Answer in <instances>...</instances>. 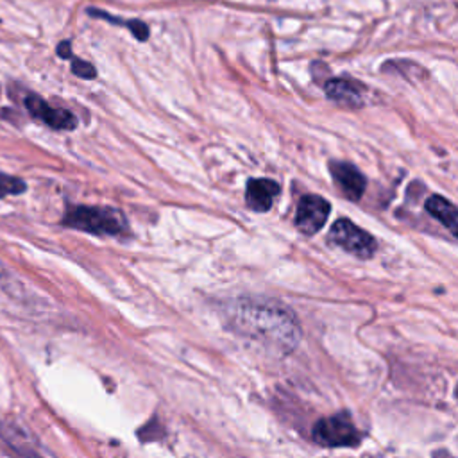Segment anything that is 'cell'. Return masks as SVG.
<instances>
[{"label": "cell", "mask_w": 458, "mask_h": 458, "mask_svg": "<svg viewBox=\"0 0 458 458\" xmlns=\"http://www.w3.org/2000/svg\"><path fill=\"white\" fill-rule=\"evenodd\" d=\"M329 240L345 252L367 259L376 252V240L370 233L352 224L349 218H338L329 229Z\"/></svg>", "instance_id": "3"}, {"label": "cell", "mask_w": 458, "mask_h": 458, "mask_svg": "<svg viewBox=\"0 0 458 458\" xmlns=\"http://www.w3.org/2000/svg\"><path fill=\"white\" fill-rule=\"evenodd\" d=\"M426 211L458 238V208L453 202L440 195H431L426 200Z\"/></svg>", "instance_id": "10"}, {"label": "cell", "mask_w": 458, "mask_h": 458, "mask_svg": "<svg viewBox=\"0 0 458 458\" xmlns=\"http://www.w3.org/2000/svg\"><path fill=\"white\" fill-rule=\"evenodd\" d=\"M329 172L336 182V186L340 188V191L351 199V200H358L361 197V193L365 191V177L363 174L352 166L351 163H344V161H331L329 163Z\"/></svg>", "instance_id": "7"}, {"label": "cell", "mask_w": 458, "mask_h": 458, "mask_svg": "<svg viewBox=\"0 0 458 458\" xmlns=\"http://www.w3.org/2000/svg\"><path fill=\"white\" fill-rule=\"evenodd\" d=\"M225 324L242 338L277 352H292L302 336L295 313L270 299H236L224 310Z\"/></svg>", "instance_id": "1"}, {"label": "cell", "mask_w": 458, "mask_h": 458, "mask_svg": "<svg viewBox=\"0 0 458 458\" xmlns=\"http://www.w3.org/2000/svg\"><path fill=\"white\" fill-rule=\"evenodd\" d=\"M4 274V265H2V261H0V276Z\"/></svg>", "instance_id": "14"}, {"label": "cell", "mask_w": 458, "mask_h": 458, "mask_svg": "<svg viewBox=\"0 0 458 458\" xmlns=\"http://www.w3.org/2000/svg\"><path fill=\"white\" fill-rule=\"evenodd\" d=\"M61 224L97 236H120L127 231L125 216L118 209L102 206H72Z\"/></svg>", "instance_id": "2"}, {"label": "cell", "mask_w": 458, "mask_h": 458, "mask_svg": "<svg viewBox=\"0 0 458 458\" xmlns=\"http://www.w3.org/2000/svg\"><path fill=\"white\" fill-rule=\"evenodd\" d=\"M88 14L91 16H97V18H102L109 23H114V25H123L131 30V34L138 39V41H145L148 38V27L147 23H143L141 20H123V18H118V16H113L106 11H100V9H88Z\"/></svg>", "instance_id": "11"}, {"label": "cell", "mask_w": 458, "mask_h": 458, "mask_svg": "<svg viewBox=\"0 0 458 458\" xmlns=\"http://www.w3.org/2000/svg\"><path fill=\"white\" fill-rule=\"evenodd\" d=\"M57 55L70 59V61H72V72H73L75 75L82 77V79H93V77L97 75V70H95L93 64H89V63H86V61L77 59V57L72 55V48H70V41H68V39H66V41H61V43L57 45Z\"/></svg>", "instance_id": "12"}, {"label": "cell", "mask_w": 458, "mask_h": 458, "mask_svg": "<svg viewBox=\"0 0 458 458\" xmlns=\"http://www.w3.org/2000/svg\"><path fill=\"white\" fill-rule=\"evenodd\" d=\"M326 93L331 100L356 107L363 102V86L351 79H329L326 84Z\"/></svg>", "instance_id": "9"}, {"label": "cell", "mask_w": 458, "mask_h": 458, "mask_svg": "<svg viewBox=\"0 0 458 458\" xmlns=\"http://www.w3.org/2000/svg\"><path fill=\"white\" fill-rule=\"evenodd\" d=\"M313 438L320 445L327 447H344L356 445L361 440L358 428L344 413L320 419L313 428Z\"/></svg>", "instance_id": "4"}, {"label": "cell", "mask_w": 458, "mask_h": 458, "mask_svg": "<svg viewBox=\"0 0 458 458\" xmlns=\"http://www.w3.org/2000/svg\"><path fill=\"white\" fill-rule=\"evenodd\" d=\"M27 188L25 181L14 175H7L0 172V199L7 197V195H18L23 193Z\"/></svg>", "instance_id": "13"}, {"label": "cell", "mask_w": 458, "mask_h": 458, "mask_svg": "<svg viewBox=\"0 0 458 458\" xmlns=\"http://www.w3.org/2000/svg\"><path fill=\"white\" fill-rule=\"evenodd\" d=\"M25 107L30 113V116L41 120L48 127L55 131H72L77 127V118L72 111L52 107L47 100H43L39 95H27L25 97Z\"/></svg>", "instance_id": "6"}, {"label": "cell", "mask_w": 458, "mask_h": 458, "mask_svg": "<svg viewBox=\"0 0 458 458\" xmlns=\"http://www.w3.org/2000/svg\"><path fill=\"white\" fill-rule=\"evenodd\" d=\"M329 211H331V206L326 199L318 195H304L297 204L295 227L308 236L315 234L327 222Z\"/></svg>", "instance_id": "5"}, {"label": "cell", "mask_w": 458, "mask_h": 458, "mask_svg": "<svg viewBox=\"0 0 458 458\" xmlns=\"http://www.w3.org/2000/svg\"><path fill=\"white\" fill-rule=\"evenodd\" d=\"M281 188L272 179H249L245 188V202L249 209L256 213H265L272 208L276 197L279 195Z\"/></svg>", "instance_id": "8"}]
</instances>
